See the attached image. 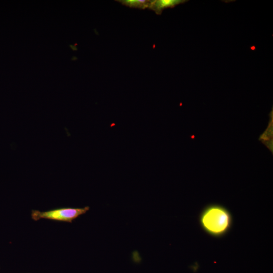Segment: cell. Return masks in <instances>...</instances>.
Listing matches in <instances>:
<instances>
[{"label": "cell", "instance_id": "2", "mask_svg": "<svg viewBox=\"0 0 273 273\" xmlns=\"http://www.w3.org/2000/svg\"><path fill=\"white\" fill-rule=\"evenodd\" d=\"M89 209V207L86 206L83 208H64L46 211L33 210L31 217L34 220L47 219L71 222L79 216L85 213Z\"/></svg>", "mask_w": 273, "mask_h": 273}, {"label": "cell", "instance_id": "6", "mask_svg": "<svg viewBox=\"0 0 273 273\" xmlns=\"http://www.w3.org/2000/svg\"><path fill=\"white\" fill-rule=\"evenodd\" d=\"M262 143L265 145V146L268 148L269 151L272 153L273 152V147H272V139H270L267 141H261Z\"/></svg>", "mask_w": 273, "mask_h": 273}, {"label": "cell", "instance_id": "4", "mask_svg": "<svg viewBox=\"0 0 273 273\" xmlns=\"http://www.w3.org/2000/svg\"><path fill=\"white\" fill-rule=\"evenodd\" d=\"M117 1L130 8L142 9L148 8L151 2V1L148 0H121Z\"/></svg>", "mask_w": 273, "mask_h": 273}, {"label": "cell", "instance_id": "3", "mask_svg": "<svg viewBox=\"0 0 273 273\" xmlns=\"http://www.w3.org/2000/svg\"><path fill=\"white\" fill-rule=\"evenodd\" d=\"M186 0H154L151 1L149 9L160 15L164 9L173 8L177 5L185 3Z\"/></svg>", "mask_w": 273, "mask_h": 273}, {"label": "cell", "instance_id": "5", "mask_svg": "<svg viewBox=\"0 0 273 273\" xmlns=\"http://www.w3.org/2000/svg\"><path fill=\"white\" fill-rule=\"evenodd\" d=\"M270 119L267 128L260 135L259 140L260 141H267L272 139L273 133V118L272 111L270 113Z\"/></svg>", "mask_w": 273, "mask_h": 273}, {"label": "cell", "instance_id": "1", "mask_svg": "<svg viewBox=\"0 0 273 273\" xmlns=\"http://www.w3.org/2000/svg\"><path fill=\"white\" fill-rule=\"evenodd\" d=\"M201 225L207 233L214 236L224 234L231 224V216L224 208L219 205L208 207L200 217Z\"/></svg>", "mask_w": 273, "mask_h": 273}]
</instances>
